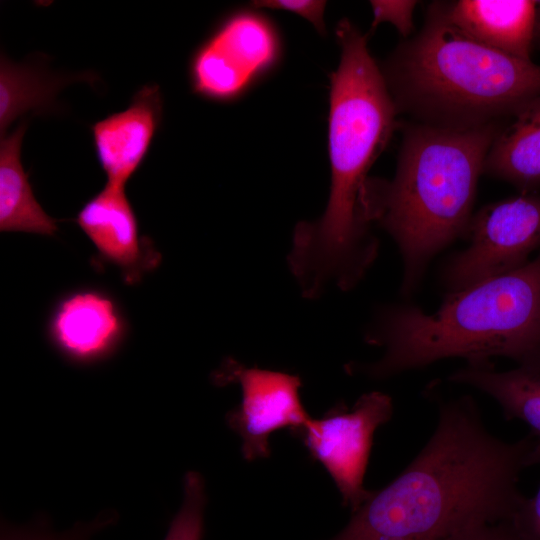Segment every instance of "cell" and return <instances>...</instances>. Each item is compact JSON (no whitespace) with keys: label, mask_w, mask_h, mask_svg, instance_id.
Segmentation results:
<instances>
[{"label":"cell","mask_w":540,"mask_h":540,"mask_svg":"<svg viewBox=\"0 0 540 540\" xmlns=\"http://www.w3.org/2000/svg\"><path fill=\"white\" fill-rule=\"evenodd\" d=\"M393 415L392 399L378 391L361 395L352 407L343 403L323 417L293 429L310 456L321 463L335 482L342 504L355 512L372 494L364 488L375 431Z\"/></svg>","instance_id":"52a82bcc"},{"label":"cell","mask_w":540,"mask_h":540,"mask_svg":"<svg viewBox=\"0 0 540 540\" xmlns=\"http://www.w3.org/2000/svg\"><path fill=\"white\" fill-rule=\"evenodd\" d=\"M27 120L0 141V231L54 236L57 220L41 207L21 162Z\"/></svg>","instance_id":"2e32d148"},{"label":"cell","mask_w":540,"mask_h":540,"mask_svg":"<svg viewBox=\"0 0 540 540\" xmlns=\"http://www.w3.org/2000/svg\"><path fill=\"white\" fill-rule=\"evenodd\" d=\"M75 222L100 258L118 267L126 282L138 281L154 268L157 254L140 237L135 211L125 187L107 184L78 211Z\"/></svg>","instance_id":"7c38bea8"},{"label":"cell","mask_w":540,"mask_h":540,"mask_svg":"<svg viewBox=\"0 0 540 540\" xmlns=\"http://www.w3.org/2000/svg\"><path fill=\"white\" fill-rule=\"evenodd\" d=\"M87 80L92 75L59 76L32 63H16L4 53L0 56V134L27 113L46 114L59 109L57 95L71 82Z\"/></svg>","instance_id":"e0dca14e"},{"label":"cell","mask_w":540,"mask_h":540,"mask_svg":"<svg viewBox=\"0 0 540 540\" xmlns=\"http://www.w3.org/2000/svg\"><path fill=\"white\" fill-rule=\"evenodd\" d=\"M126 323L115 300L95 288L64 295L54 306L47 336L55 350L75 365L102 362L121 346Z\"/></svg>","instance_id":"30bf717a"},{"label":"cell","mask_w":540,"mask_h":540,"mask_svg":"<svg viewBox=\"0 0 540 540\" xmlns=\"http://www.w3.org/2000/svg\"><path fill=\"white\" fill-rule=\"evenodd\" d=\"M162 118L160 88L146 84L124 110L92 124L93 146L107 184L125 187L145 161Z\"/></svg>","instance_id":"8fae6325"},{"label":"cell","mask_w":540,"mask_h":540,"mask_svg":"<svg viewBox=\"0 0 540 540\" xmlns=\"http://www.w3.org/2000/svg\"><path fill=\"white\" fill-rule=\"evenodd\" d=\"M278 54V36L267 19L251 11L233 13L193 53L191 89L212 101L235 99L275 63Z\"/></svg>","instance_id":"ba28073f"},{"label":"cell","mask_w":540,"mask_h":540,"mask_svg":"<svg viewBox=\"0 0 540 540\" xmlns=\"http://www.w3.org/2000/svg\"><path fill=\"white\" fill-rule=\"evenodd\" d=\"M532 465H540V438L532 453ZM511 523L525 540H540V484L533 497L525 496Z\"/></svg>","instance_id":"ffe728a7"},{"label":"cell","mask_w":540,"mask_h":540,"mask_svg":"<svg viewBox=\"0 0 540 540\" xmlns=\"http://www.w3.org/2000/svg\"><path fill=\"white\" fill-rule=\"evenodd\" d=\"M365 340L383 348V355L349 370L373 379L445 358L482 363L506 357L517 363L540 350V253L515 271L449 293L433 314L410 305L385 307Z\"/></svg>","instance_id":"3957f363"},{"label":"cell","mask_w":540,"mask_h":540,"mask_svg":"<svg viewBox=\"0 0 540 540\" xmlns=\"http://www.w3.org/2000/svg\"><path fill=\"white\" fill-rule=\"evenodd\" d=\"M469 246L452 256L442 281L454 293L515 271L540 248V195L521 193L473 214L466 237Z\"/></svg>","instance_id":"8992f818"},{"label":"cell","mask_w":540,"mask_h":540,"mask_svg":"<svg viewBox=\"0 0 540 540\" xmlns=\"http://www.w3.org/2000/svg\"><path fill=\"white\" fill-rule=\"evenodd\" d=\"M536 441L531 433L513 442L496 437L470 396L438 400L424 447L330 540H442L473 523L511 520Z\"/></svg>","instance_id":"6da1fadb"},{"label":"cell","mask_w":540,"mask_h":540,"mask_svg":"<svg viewBox=\"0 0 540 540\" xmlns=\"http://www.w3.org/2000/svg\"><path fill=\"white\" fill-rule=\"evenodd\" d=\"M483 173L534 193L540 186V95L520 106L500 127Z\"/></svg>","instance_id":"9a60e30c"},{"label":"cell","mask_w":540,"mask_h":540,"mask_svg":"<svg viewBox=\"0 0 540 540\" xmlns=\"http://www.w3.org/2000/svg\"><path fill=\"white\" fill-rule=\"evenodd\" d=\"M373 11L372 29L382 22L391 23L405 38L413 31V12L417 1H371Z\"/></svg>","instance_id":"44dd1931"},{"label":"cell","mask_w":540,"mask_h":540,"mask_svg":"<svg viewBox=\"0 0 540 540\" xmlns=\"http://www.w3.org/2000/svg\"><path fill=\"white\" fill-rule=\"evenodd\" d=\"M442 15L474 40L531 61L536 45V1L459 0L435 2Z\"/></svg>","instance_id":"4fadbf2b"},{"label":"cell","mask_w":540,"mask_h":540,"mask_svg":"<svg viewBox=\"0 0 540 540\" xmlns=\"http://www.w3.org/2000/svg\"><path fill=\"white\" fill-rule=\"evenodd\" d=\"M380 68L398 114L439 128L503 123L540 95V65L474 40L434 3L420 31Z\"/></svg>","instance_id":"5b68a950"},{"label":"cell","mask_w":540,"mask_h":540,"mask_svg":"<svg viewBox=\"0 0 540 540\" xmlns=\"http://www.w3.org/2000/svg\"><path fill=\"white\" fill-rule=\"evenodd\" d=\"M206 506L205 483L200 473L189 471L183 478V500L170 522L164 540H202Z\"/></svg>","instance_id":"ac0fdd59"},{"label":"cell","mask_w":540,"mask_h":540,"mask_svg":"<svg viewBox=\"0 0 540 540\" xmlns=\"http://www.w3.org/2000/svg\"><path fill=\"white\" fill-rule=\"evenodd\" d=\"M503 123L467 130L406 123L394 177L369 178L366 214L399 247L404 294L415 289L436 253L466 237L477 182Z\"/></svg>","instance_id":"277c9868"},{"label":"cell","mask_w":540,"mask_h":540,"mask_svg":"<svg viewBox=\"0 0 540 540\" xmlns=\"http://www.w3.org/2000/svg\"><path fill=\"white\" fill-rule=\"evenodd\" d=\"M448 380L487 394L498 403L506 420L525 423L540 438V350L506 371L496 370L491 361L466 363Z\"/></svg>","instance_id":"5bb4252c"},{"label":"cell","mask_w":540,"mask_h":540,"mask_svg":"<svg viewBox=\"0 0 540 540\" xmlns=\"http://www.w3.org/2000/svg\"><path fill=\"white\" fill-rule=\"evenodd\" d=\"M442 540H525L511 520L470 524Z\"/></svg>","instance_id":"7402d4cb"},{"label":"cell","mask_w":540,"mask_h":540,"mask_svg":"<svg viewBox=\"0 0 540 540\" xmlns=\"http://www.w3.org/2000/svg\"><path fill=\"white\" fill-rule=\"evenodd\" d=\"M336 35L341 58L331 75L329 200L320 219L297 225L288 256L307 298L318 297L329 284L351 289L375 260L378 243L365 209L367 174L398 124L367 35L347 19L338 23Z\"/></svg>","instance_id":"7a4b0ae2"},{"label":"cell","mask_w":540,"mask_h":540,"mask_svg":"<svg viewBox=\"0 0 540 540\" xmlns=\"http://www.w3.org/2000/svg\"><path fill=\"white\" fill-rule=\"evenodd\" d=\"M537 5V20H536V35L537 40L540 39V1H536Z\"/></svg>","instance_id":"cb8c5ba5"},{"label":"cell","mask_w":540,"mask_h":540,"mask_svg":"<svg viewBox=\"0 0 540 540\" xmlns=\"http://www.w3.org/2000/svg\"><path fill=\"white\" fill-rule=\"evenodd\" d=\"M256 8H271L293 12L310 21L320 34L325 33V1L316 0H262L254 1Z\"/></svg>","instance_id":"603a6c76"},{"label":"cell","mask_w":540,"mask_h":540,"mask_svg":"<svg viewBox=\"0 0 540 540\" xmlns=\"http://www.w3.org/2000/svg\"><path fill=\"white\" fill-rule=\"evenodd\" d=\"M117 514L113 511H104L89 522H79L71 529L54 533L46 526L12 527L3 526L1 540H90L97 532L114 524Z\"/></svg>","instance_id":"d6986e66"},{"label":"cell","mask_w":540,"mask_h":540,"mask_svg":"<svg viewBox=\"0 0 540 540\" xmlns=\"http://www.w3.org/2000/svg\"><path fill=\"white\" fill-rule=\"evenodd\" d=\"M217 386L238 383L241 402L226 414V423L241 440L243 457L252 461L270 455V435L281 428H300L312 419L301 402L298 376L245 367L226 358L213 372Z\"/></svg>","instance_id":"9c48e42d"}]
</instances>
